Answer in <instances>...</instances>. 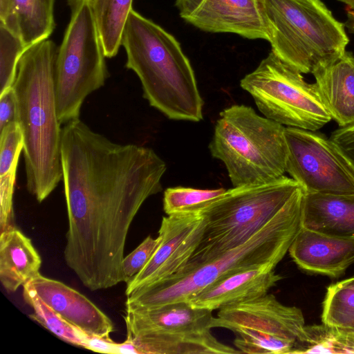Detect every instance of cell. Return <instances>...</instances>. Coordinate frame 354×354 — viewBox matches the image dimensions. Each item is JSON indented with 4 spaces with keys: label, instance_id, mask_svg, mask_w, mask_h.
<instances>
[{
    "label": "cell",
    "instance_id": "8",
    "mask_svg": "<svg viewBox=\"0 0 354 354\" xmlns=\"http://www.w3.org/2000/svg\"><path fill=\"white\" fill-rule=\"evenodd\" d=\"M71 15L58 48L55 89L61 124L80 118L86 97L109 76L90 0H70Z\"/></svg>",
    "mask_w": 354,
    "mask_h": 354
},
{
    "label": "cell",
    "instance_id": "10",
    "mask_svg": "<svg viewBox=\"0 0 354 354\" xmlns=\"http://www.w3.org/2000/svg\"><path fill=\"white\" fill-rule=\"evenodd\" d=\"M216 317L218 327L234 332L235 346L248 354H292L305 326L299 308L283 305L268 293L225 306Z\"/></svg>",
    "mask_w": 354,
    "mask_h": 354
},
{
    "label": "cell",
    "instance_id": "21",
    "mask_svg": "<svg viewBox=\"0 0 354 354\" xmlns=\"http://www.w3.org/2000/svg\"><path fill=\"white\" fill-rule=\"evenodd\" d=\"M41 259L31 240L15 226L1 232L0 281L15 292L39 273Z\"/></svg>",
    "mask_w": 354,
    "mask_h": 354
},
{
    "label": "cell",
    "instance_id": "33",
    "mask_svg": "<svg viewBox=\"0 0 354 354\" xmlns=\"http://www.w3.org/2000/svg\"><path fill=\"white\" fill-rule=\"evenodd\" d=\"M17 122V108L12 87L0 94V131L10 124Z\"/></svg>",
    "mask_w": 354,
    "mask_h": 354
},
{
    "label": "cell",
    "instance_id": "23",
    "mask_svg": "<svg viewBox=\"0 0 354 354\" xmlns=\"http://www.w3.org/2000/svg\"><path fill=\"white\" fill-rule=\"evenodd\" d=\"M106 57L115 56L133 0H90Z\"/></svg>",
    "mask_w": 354,
    "mask_h": 354
},
{
    "label": "cell",
    "instance_id": "5",
    "mask_svg": "<svg viewBox=\"0 0 354 354\" xmlns=\"http://www.w3.org/2000/svg\"><path fill=\"white\" fill-rule=\"evenodd\" d=\"M285 127L234 104L220 113L209 149L224 163L233 187L269 183L286 172Z\"/></svg>",
    "mask_w": 354,
    "mask_h": 354
},
{
    "label": "cell",
    "instance_id": "37",
    "mask_svg": "<svg viewBox=\"0 0 354 354\" xmlns=\"http://www.w3.org/2000/svg\"><path fill=\"white\" fill-rule=\"evenodd\" d=\"M345 328L351 333H354V319L350 321L348 323L346 324L343 326H339Z\"/></svg>",
    "mask_w": 354,
    "mask_h": 354
},
{
    "label": "cell",
    "instance_id": "30",
    "mask_svg": "<svg viewBox=\"0 0 354 354\" xmlns=\"http://www.w3.org/2000/svg\"><path fill=\"white\" fill-rule=\"evenodd\" d=\"M160 236H148L134 250L129 253L122 262L124 282L129 283L138 274L149 261L160 243Z\"/></svg>",
    "mask_w": 354,
    "mask_h": 354
},
{
    "label": "cell",
    "instance_id": "1",
    "mask_svg": "<svg viewBox=\"0 0 354 354\" xmlns=\"http://www.w3.org/2000/svg\"><path fill=\"white\" fill-rule=\"evenodd\" d=\"M61 153L66 263L88 289L111 288L124 281L130 226L145 201L162 191L166 164L152 149L114 142L80 118L63 127Z\"/></svg>",
    "mask_w": 354,
    "mask_h": 354
},
{
    "label": "cell",
    "instance_id": "17",
    "mask_svg": "<svg viewBox=\"0 0 354 354\" xmlns=\"http://www.w3.org/2000/svg\"><path fill=\"white\" fill-rule=\"evenodd\" d=\"M281 279L272 266L239 272L206 286L188 302L192 306L214 310L262 296Z\"/></svg>",
    "mask_w": 354,
    "mask_h": 354
},
{
    "label": "cell",
    "instance_id": "7",
    "mask_svg": "<svg viewBox=\"0 0 354 354\" xmlns=\"http://www.w3.org/2000/svg\"><path fill=\"white\" fill-rule=\"evenodd\" d=\"M301 186L285 175L266 184L234 187L198 212L206 226L187 264H198L239 246L274 218Z\"/></svg>",
    "mask_w": 354,
    "mask_h": 354
},
{
    "label": "cell",
    "instance_id": "14",
    "mask_svg": "<svg viewBox=\"0 0 354 354\" xmlns=\"http://www.w3.org/2000/svg\"><path fill=\"white\" fill-rule=\"evenodd\" d=\"M127 335L152 333L182 335L201 333L218 327L212 310L177 301L155 307L126 306Z\"/></svg>",
    "mask_w": 354,
    "mask_h": 354
},
{
    "label": "cell",
    "instance_id": "35",
    "mask_svg": "<svg viewBox=\"0 0 354 354\" xmlns=\"http://www.w3.org/2000/svg\"><path fill=\"white\" fill-rule=\"evenodd\" d=\"M118 354H138L134 344L129 339L118 343Z\"/></svg>",
    "mask_w": 354,
    "mask_h": 354
},
{
    "label": "cell",
    "instance_id": "36",
    "mask_svg": "<svg viewBox=\"0 0 354 354\" xmlns=\"http://www.w3.org/2000/svg\"><path fill=\"white\" fill-rule=\"evenodd\" d=\"M346 21L344 23L350 32L354 34V10L346 8Z\"/></svg>",
    "mask_w": 354,
    "mask_h": 354
},
{
    "label": "cell",
    "instance_id": "28",
    "mask_svg": "<svg viewBox=\"0 0 354 354\" xmlns=\"http://www.w3.org/2000/svg\"><path fill=\"white\" fill-rule=\"evenodd\" d=\"M26 49L17 36L0 24V94L12 87L18 62Z\"/></svg>",
    "mask_w": 354,
    "mask_h": 354
},
{
    "label": "cell",
    "instance_id": "26",
    "mask_svg": "<svg viewBox=\"0 0 354 354\" xmlns=\"http://www.w3.org/2000/svg\"><path fill=\"white\" fill-rule=\"evenodd\" d=\"M354 319V276L327 288L323 301L322 323L343 326Z\"/></svg>",
    "mask_w": 354,
    "mask_h": 354
},
{
    "label": "cell",
    "instance_id": "6",
    "mask_svg": "<svg viewBox=\"0 0 354 354\" xmlns=\"http://www.w3.org/2000/svg\"><path fill=\"white\" fill-rule=\"evenodd\" d=\"M272 50L301 73L313 74L346 51L345 24L322 0H262Z\"/></svg>",
    "mask_w": 354,
    "mask_h": 354
},
{
    "label": "cell",
    "instance_id": "3",
    "mask_svg": "<svg viewBox=\"0 0 354 354\" xmlns=\"http://www.w3.org/2000/svg\"><path fill=\"white\" fill-rule=\"evenodd\" d=\"M121 45L126 67L140 80L149 104L171 120L198 122L203 101L189 60L176 39L133 9Z\"/></svg>",
    "mask_w": 354,
    "mask_h": 354
},
{
    "label": "cell",
    "instance_id": "2",
    "mask_svg": "<svg viewBox=\"0 0 354 354\" xmlns=\"http://www.w3.org/2000/svg\"><path fill=\"white\" fill-rule=\"evenodd\" d=\"M57 52L50 39L28 48L18 62L12 86L24 138L26 187L39 203L53 192L63 176L62 128L55 89Z\"/></svg>",
    "mask_w": 354,
    "mask_h": 354
},
{
    "label": "cell",
    "instance_id": "11",
    "mask_svg": "<svg viewBox=\"0 0 354 354\" xmlns=\"http://www.w3.org/2000/svg\"><path fill=\"white\" fill-rule=\"evenodd\" d=\"M286 171L305 193L354 194V175L324 134L295 127L284 131Z\"/></svg>",
    "mask_w": 354,
    "mask_h": 354
},
{
    "label": "cell",
    "instance_id": "34",
    "mask_svg": "<svg viewBox=\"0 0 354 354\" xmlns=\"http://www.w3.org/2000/svg\"><path fill=\"white\" fill-rule=\"evenodd\" d=\"M86 349L102 353L118 354V343L111 338L88 335Z\"/></svg>",
    "mask_w": 354,
    "mask_h": 354
},
{
    "label": "cell",
    "instance_id": "19",
    "mask_svg": "<svg viewBox=\"0 0 354 354\" xmlns=\"http://www.w3.org/2000/svg\"><path fill=\"white\" fill-rule=\"evenodd\" d=\"M321 100L339 127L354 124V55L346 51L328 66L314 73Z\"/></svg>",
    "mask_w": 354,
    "mask_h": 354
},
{
    "label": "cell",
    "instance_id": "13",
    "mask_svg": "<svg viewBox=\"0 0 354 354\" xmlns=\"http://www.w3.org/2000/svg\"><path fill=\"white\" fill-rule=\"evenodd\" d=\"M175 5L181 18L202 30L269 41L262 0H176Z\"/></svg>",
    "mask_w": 354,
    "mask_h": 354
},
{
    "label": "cell",
    "instance_id": "15",
    "mask_svg": "<svg viewBox=\"0 0 354 354\" xmlns=\"http://www.w3.org/2000/svg\"><path fill=\"white\" fill-rule=\"evenodd\" d=\"M37 295L68 323L88 335L110 338V318L84 295L40 273L24 286Z\"/></svg>",
    "mask_w": 354,
    "mask_h": 354
},
{
    "label": "cell",
    "instance_id": "32",
    "mask_svg": "<svg viewBox=\"0 0 354 354\" xmlns=\"http://www.w3.org/2000/svg\"><path fill=\"white\" fill-rule=\"evenodd\" d=\"M329 138L354 175V124L338 128Z\"/></svg>",
    "mask_w": 354,
    "mask_h": 354
},
{
    "label": "cell",
    "instance_id": "4",
    "mask_svg": "<svg viewBox=\"0 0 354 354\" xmlns=\"http://www.w3.org/2000/svg\"><path fill=\"white\" fill-rule=\"evenodd\" d=\"M304 194L301 187L274 218L244 243L210 261L187 264L171 277L134 291L127 296L125 306L155 307L188 301L223 277L263 266L275 268L302 227Z\"/></svg>",
    "mask_w": 354,
    "mask_h": 354
},
{
    "label": "cell",
    "instance_id": "20",
    "mask_svg": "<svg viewBox=\"0 0 354 354\" xmlns=\"http://www.w3.org/2000/svg\"><path fill=\"white\" fill-rule=\"evenodd\" d=\"M55 0H0V24L25 46L47 39L55 27Z\"/></svg>",
    "mask_w": 354,
    "mask_h": 354
},
{
    "label": "cell",
    "instance_id": "27",
    "mask_svg": "<svg viewBox=\"0 0 354 354\" xmlns=\"http://www.w3.org/2000/svg\"><path fill=\"white\" fill-rule=\"evenodd\" d=\"M225 191L224 188L201 189L183 187H169L164 192L163 209L167 215L199 211Z\"/></svg>",
    "mask_w": 354,
    "mask_h": 354
},
{
    "label": "cell",
    "instance_id": "16",
    "mask_svg": "<svg viewBox=\"0 0 354 354\" xmlns=\"http://www.w3.org/2000/svg\"><path fill=\"white\" fill-rule=\"evenodd\" d=\"M288 252L301 269L337 278L354 263V239L331 236L301 227Z\"/></svg>",
    "mask_w": 354,
    "mask_h": 354
},
{
    "label": "cell",
    "instance_id": "25",
    "mask_svg": "<svg viewBox=\"0 0 354 354\" xmlns=\"http://www.w3.org/2000/svg\"><path fill=\"white\" fill-rule=\"evenodd\" d=\"M23 298L33 310L32 313L29 315L31 319L41 324L59 339L86 349V333L65 321L32 291L24 288Z\"/></svg>",
    "mask_w": 354,
    "mask_h": 354
},
{
    "label": "cell",
    "instance_id": "29",
    "mask_svg": "<svg viewBox=\"0 0 354 354\" xmlns=\"http://www.w3.org/2000/svg\"><path fill=\"white\" fill-rule=\"evenodd\" d=\"M24 138L17 122L10 124L0 131V176L17 168Z\"/></svg>",
    "mask_w": 354,
    "mask_h": 354
},
{
    "label": "cell",
    "instance_id": "22",
    "mask_svg": "<svg viewBox=\"0 0 354 354\" xmlns=\"http://www.w3.org/2000/svg\"><path fill=\"white\" fill-rule=\"evenodd\" d=\"M138 354L241 353L217 340L210 331L182 335L142 333L127 335Z\"/></svg>",
    "mask_w": 354,
    "mask_h": 354
},
{
    "label": "cell",
    "instance_id": "18",
    "mask_svg": "<svg viewBox=\"0 0 354 354\" xmlns=\"http://www.w3.org/2000/svg\"><path fill=\"white\" fill-rule=\"evenodd\" d=\"M301 225L328 236L354 239V194H304Z\"/></svg>",
    "mask_w": 354,
    "mask_h": 354
},
{
    "label": "cell",
    "instance_id": "24",
    "mask_svg": "<svg viewBox=\"0 0 354 354\" xmlns=\"http://www.w3.org/2000/svg\"><path fill=\"white\" fill-rule=\"evenodd\" d=\"M301 353L354 354V333L324 323L305 325L292 351Z\"/></svg>",
    "mask_w": 354,
    "mask_h": 354
},
{
    "label": "cell",
    "instance_id": "9",
    "mask_svg": "<svg viewBox=\"0 0 354 354\" xmlns=\"http://www.w3.org/2000/svg\"><path fill=\"white\" fill-rule=\"evenodd\" d=\"M240 85L264 117L283 126L315 131L332 120L315 83L307 82L272 51Z\"/></svg>",
    "mask_w": 354,
    "mask_h": 354
},
{
    "label": "cell",
    "instance_id": "31",
    "mask_svg": "<svg viewBox=\"0 0 354 354\" xmlns=\"http://www.w3.org/2000/svg\"><path fill=\"white\" fill-rule=\"evenodd\" d=\"M17 168L0 176V229L1 232L13 226L12 198Z\"/></svg>",
    "mask_w": 354,
    "mask_h": 354
},
{
    "label": "cell",
    "instance_id": "12",
    "mask_svg": "<svg viewBox=\"0 0 354 354\" xmlns=\"http://www.w3.org/2000/svg\"><path fill=\"white\" fill-rule=\"evenodd\" d=\"M205 226V219L198 211L162 217L158 231L160 243L143 269L127 283L125 295L178 273L200 245Z\"/></svg>",
    "mask_w": 354,
    "mask_h": 354
}]
</instances>
